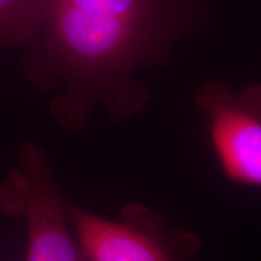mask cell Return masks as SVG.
Listing matches in <instances>:
<instances>
[{
  "label": "cell",
  "instance_id": "1",
  "mask_svg": "<svg viewBox=\"0 0 261 261\" xmlns=\"http://www.w3.org/2000/svg\"><path fill=\"white\" fill-rule=\"evenodd\" d=\"M195 11L194 0H41L28 73L39 87H62L51 113L65 128L86 127L98 104L121 121L148 102L136 71L166 57Z\"/></svg>",
  "mask_w": 261,
  "mask_h": 261
},
{
  "label": "cell",
  "instance_id": "4",
  "mask_svg": "<svg viewBox=\"0 0 261 261\" xmlns=\"http://www.w3.org/2000/svg\"><path fill=\"white\" fill-rule=\"evenodd\" d=\"M195 102L225 177L261 188V83L231 92L226 85L205 81L196 89Z\"/></svg>",
  "mask_w": 261,
  "mask_h": 261
},
{
  "label": "cell",
  "instance_id": "2",
  "mask_svg": "<svg viewBox=\"0 0 261 261\" xmlns=\"http://www.w3.org/2000/svg\"><path fill=\"white\" fill-rule=\"evenodd\" d=\"M18 163L0 182V212L25 221V261H85L45 150L27 143Z\"/></svg>",
  "mask_w": 261,
  "mask_h": 261
},
{
  "label": "cell",
  "instance_id": "3",
  "mask_svg": "<svg viewBox=\"0 0 261 261\" xmlns=\"http://www.w3.org/2000/svg\"><path fill=\"white\" fill-rule=\"evenodd\" d=\"M69 219L85 261H200L197 234L169 227L144 204L123 205L110 220L69 203Z\"/></svg>",
  "mask_w": 261,
  "mask_h": 261
},
{
  "label": "cell",
  "instance_id": "5",
  "mask_svg": "<svg viewBox=\"0 0 261 261\" xmlns=\"http://www.w3.org/2000/svg\"><path fill=\"white\" fill-rule=\"evenodd\" d=\"M41 0H0V45H27L40 21Z\"/></svg>",
  "mask_w": 261,
  "mask_h": 261
}]
</instances>
